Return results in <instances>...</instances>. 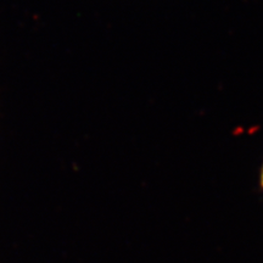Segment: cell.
<instances>
[{
    "instance_id": "1",
    "label": "cell",
    "mask_w": 263,
    "mask_h": 263,
    "mask_svg": "<svg viewBox=\"0 0 263 263\" xmlns=\"http://www.w3.org/2000/svg\"><path fill=\"white\" fill-rule=\"evenodd\" d=\"M262 184H263V172H262Z\"/></svg>"
}]
</instances>
